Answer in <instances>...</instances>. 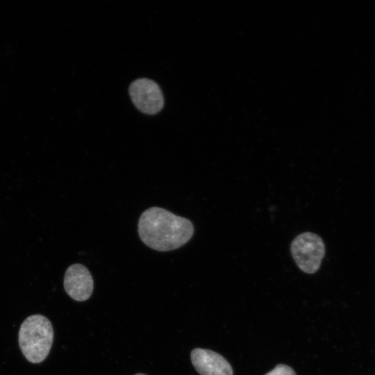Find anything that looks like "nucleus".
Masks as SVG:
<instances>
[{
	"instance_id": "nucleus-8",
	"label": "nucleus",
	"mask_w": 375,
	"mask_h": 375,
	"mask_svg": "<svg viewBox=\"0 0 375 375\" xmlns=\"http://www.w3.org/2000/svg\"><path fill=\"white\" fill-rule=\"evenodd\" d=\"M135 375H147V374H142V373H139V374H136Z\"/></svg>"
},
{
	"instance_id": "nucleus-3",
	"label": "nucleus",
	"mask_w": 375,
	"mask_h": 375,
	"mask_svg": "<svg viewBox=\"0 0 375 375\" xmlns=\"http://www.w3.org/2000/svg\"><path fill=\"white\" fill-rule=\"evenodd\" d=\"M290 251L299 268L307 274H313L321 265L325 255V244L319 235L306 232L293 240Z\"/></svg>"
},
{
	"instance_id": "nucleus-7",
	"label": "nucleus",
	"mask_w": 375,
	"mask_h": 375,
	"mask_svg": "<svg viewBox=\"0 0 375 375\" xmlns=\"http://www.w3.org/2000/svg\"><path fill=\"white\" fill-rule=\"evenodd\" d=\"M265 375H296V374L290 367L279 364Z\"/></svg>"
},
{
	"instance_id": "nucleus-5",
	"label": "nucleus",
	"mask_w": 375,
	"mask_h": 375,
	"mask_svg": "<svg viewBox=\"0 0 375 375\" xmlns=\"http://www.w3.org/2000/svg\"><path fill=\"white\" fill-rule=\"evenodd\" d=\"M63 283L67 294L78 301L88 299L94 289V281L90 271L79 263L73 264L67 269Z\"/></svg>"
},
{
	"instance_id": "nucleus-4",
	"label": "nucleus",
	"mask_w": 375,
	"mask_h": 375,
	"mask_svg": "<svg viewBox=\"0 0 375 375\" xmlns=\"http://www.w3.org/2000/svg\"><path fill=\"white\" fill-rule=\"evenodd\" d=\"M129 94L133 104L143 113L154 115L163 107L161 90L152 80L142 78L134 81L129 86Z\"/></svg>"
},
{
	"instance_id": "nucleus-6",
	"label": "nucleus",
	"mask_w": 375,
	"mask_h": 375,
	"mask_svg": "<svg viewBox=\"0 0 375 375\" xmlns=\"http://www.w3.org/2000/svg\"><path fill=\"white\" fill-rule=\"evenodd\" d=\"M191 361L201 375H233L228 361L220 354L206 349L196 348L190 354Z\"/></svg>"
},
{
	"instance_id": "nucleus-1",
	"label": "nucleus",
	"mask_w": 375,
	"mask_h": 375,
	"mask_svg": "<svg viewBox=\"0 0 375 375\" xmlns=\"http://www.w3.org/2000/svg\"><path fill=\"white\" fill-rule=\"evenodd\" d=\"M194 231L188 219L160 207L145 210L138 221L141 240L158 251H169L183 246L191 239Z\"/></svg>"
},
{
	"instance_id": "nucleus-2",
	"label": "nucleus",
	"mask_w": 375,
	"mask_h": 375,
	"mask_svg": "<svg viewBox=\"0 0 375 375\" xmlns=\"http://www.w3.org/2000/svg\"><path fill=\"white\" fill-rule=\"evenodd\" d=\"M20 349L31 362L40 363L48 356L53 339L51 323L42 315L28 317L19 331Z\"/></svg>"
}]
</instances>
